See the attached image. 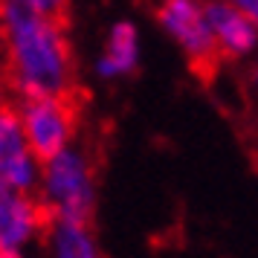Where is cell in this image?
<instances>
[{"instance_id": "cell-1", "label": "cell", "mask_w": 258, "mask_h": 258, "mask_svg": "<svg viewBox=\"0 0 258 258\" xmlns=\"http://www.w3.org/2000/svg\"><path fill=\"white\" fill-rule=\"evenodd\" d=\"M6 82L18 99L73 96V52L64 21L41 15L18 0H3Z\"/></svg>"}, {"instance_id": "cell-2", "label": "cell", "mask_w": 258, "mask_h": 258, "mask_svg": "<svg viewBox=\"0 0 258 258\" xmlns=\"http://www.w3.org/2000/svg\"><path fill=\"white\" fill-rule=\"evenodd\" d=\"M41 203L55 218L93 223L96 212V174L93 163L82 148H64L44 163Z\"/></svg>"}, {"instance_id": "cell-3", "label": "cell", "mask_w": 258, "mask_h": 258, "mask_svg": "<svg viewBox=\"0 0 258 258\" xmlns=\"http://www.w3.org/2000/svg\"><path fill=\"white\" fill-rule=\"evenodd\" d=\"M154 18L165 35L183 49L191 70L209 79L221 64V47L212 32L206 6L200 0H157Z\"/></svg>"}, {"instance_id": "cell-4", "label": "cell", "mask_w": 258, "mask_h": 258, "mask_svg": "<svg viewBox=\"0 0 258 258\" xmlns=\"http://www.w3.org/2000/svg\"><path fill=\"white\" fill-rule=\"evenodd\" d=\"M76 99L73 96H35L18 99V113L24 122L29 148L41 163L52 160L55 154L70 148L76 131Z\"/></svg>"}, {"instance_id": "cell-5", "label": "cell", "mask_w": 258, "mask_h": 258, "mask_svg": "<svg viewBox=\"0 0 258 258\" xmlns=\"http://www.w3.org/2000/svg\"><path fill=\"white\" fill-rule=\"evenodd\" d=\"M49 223L47 206L32 195H21L12 188H0V249L18 252Z\"/></svg>"}, {"instance_id": "cell-6", "label": "cell", "mask_w": 258, "mask_h": 258, "mask_svg": "<svg viewBox=\"0 0 258 258\" xmlns=\"http://www.w3.org/2000/svg\"><path fill=\"white\" fill-rule=\"evenodd\" d=\"M206 18L226 58H244L258 47V24L229 0H206Z\"/></svg>"}, {"instance_id": "cell-7", "label": "cell", "mask_w": 258, "mask_h": 258, "mask_svg": "<svg viewBox=\"0 0 258 258\" xmlns=\"http://www.w3.org/2000/svg\"><path fill=\"white\" fill-rule=\"evenodd\" d=\"M140 67V32L131 21H116L107 29L105 49L96 61V76L105 82L125 79Z\"/></svg>"}, {"instance_id": "cell-8", "label": "cell", "mask_w": 258, "mask_h": 258, "mask_svg": "<svg viewBox=\"0 0 258 258\" xmlns=\"http://www.w3.org/2000/svg\"><path fill=\"white\" fill-rule=\"evenodd\" d=\"M44 238H47L49 246V258H105L99 244H96L93 223L49 215Z\"/></svg>"}, {"instance_id": "cell-9", "label": "cell", "mask_w": 258, "mask_h": 258, "mask_svg": "<svg viewBox=\"0 0 258 258\" xmlns=\"http://www.w3.org/2000/svg\"><path fill=\"white\" fill-rule=\"evenodd\" d=\"M18 3H24V6H29V9H35L41 15L58 18V21H64V15L70 9V0H18Z\"/></svg>"}, {"instance_id": "cell-10", "label": "cell", "mask_w": 258, "mask_h": 258, "mask_svg": "<svg viewBox=\"0 0 258 258\" xmlns=\"http://www.w3.org/2000/svg\"><path fill=\"white\" fill-rule=\"evenodd\" d=\"M229 3H235L241 12L249 15V18H252V21L258 24V0H229Z\"/></svg>"}, {"instance_id": "cell-11", "label": "cell", "mask_w": 258, "mask_h": 258, "mask_svg": "<svg viewBox=\"0 0 258 258\" xmlns=\"http://www.w3.org/2000/svg\"><path fill=\"white\" fill-rule=\"evenodd\" d=\"M0 258H21L18 252H0Z\"/></svg>"}, {"instance_id": "cell-12", "label": "cell", "mask_w": 258, "mask_h": 258, "mask_svg": "<svg viewBox=\"0 0 258 258\" xmlns=\"http://www.w3.org/2000/svg\"><path fill=\"white\" fill-rule=\"evenodd\" d=\"M252 84H255V90H258V67H255V73H252Z\"/></svg>"}]
</instances>
